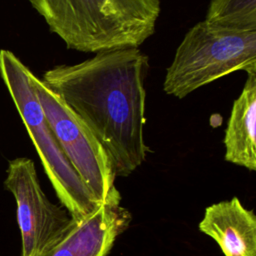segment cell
Returning <instances> with one entry per match:
<instances>
[{
    "mask_svg": "<svg viewBox=\"0 0 256 256\" xmlns=\"http://www.w3.org/2000/svg\"><path fill=\"white\" fill-rule=\"evenodd\" d=\"M68 49L139 48L154 33L160 0H28Z\"/></svg>",
    "mask_w": 256,
    "mask_h": 256,
    "instance_id": "obj_2",
    "label": "cell"
},
{
    "mask_svg": "<svg viewBox=\"0 0 256 256\" xmlns=\"http://www.w3.org/2000/svg\"><path fill=\"white\" fill-rule=\"evenodd\" d=\"M204 20L227 30L256 31V0H210Z\"/></svg>",
    "mask_w": 256,
    "mask_h": 256,
    "instance_id": "obj_10",
    "label": "cell"
},
{
    "mask_svg": "<svg viewBox=\"0 0 256 256\" xmlns=\"http://www.w3.org/2000/svg\"><path fill=\"white\" fill-rule=\"evenodd\" d=\"M198 228L224 256H256V216L237 197L208 206Z\"/></svg>",
    "mask_w": 256,
    "mask_h": 256,
    "instance_id": "obj_8",
    "label": "cell"
},
{
    "mask_svg": "<svg viewBox=\"0 0 256 256\" xmlns=\"http://www.w3.org/2000/svg\"><path fill=\"white\" fill-rule=\"evenodd\" d=\"M4 186L14 196L22 256H40L66 231L73 218L43 192L34 162L19 157L9 162Z\"/></svg>",
    "mask_w": 256,
    "mask_h": 256,
    "instance_id": "obj_6",
    "label": "cell"
},
{
    "mask_svg": "<svg viewBox=\"0 0 256 256\" xmlns=\"http://www.w3.org/2000/svg\"><path fill=\"white\" fill-rule=\"evenodd\" d=\"M29 68L11 51L0 50V75L36 148L55 193L74 220L94 212L99 202L59 146L30 84Z\"/></svg>",
    "mask_w": 256,
    "mask_h": 256,
    "instance_id": "obj_4",
    "label": "cell"
},
{
    "mask_svg": "<svg viewBox=\"0 0 256 256\" xmlns=\"http://www.w3.org/2000/svg\"><path fill=\"white\" fill-rule=\"evenodd\" d=\"M29 80L65 156L97 200L103 202L115 188L116 178L105 149L80 118L31 71Z\"/></svg>",
    "mask_w": 256,
    "mask_h": 256,
    "instance_id": "obj_5",
    "label": "cell"
},
{
    "mask_svg": "<svg viewBox=\"0 0 256 256\" xmlns=\"http://www.w3.org/2000/svg\"><path fill=\"white\" fill-rule=\"evenodd\" d=\"M238 70L256 74V31L227 30L203 20L191 27L178 45L163 90L183 99Z\"/></svg>",
    "mask_w": 256,
    "mask_h": 256,
    "instance_id": "obj_3",
    "label": "cell"
},
{
    "mask_svg": "<svg viewBox=\"0 0 256 256\" xmlns=\"http://www.w3.org/2000/svg\"><path fill=\"white\" fill-rule=\"evenodd\" d=\"M130 212L121 206L115 188L99 207L82 220H72L63 235L40 256H107L129 226Z\"/></svg>",
    "mask_w": 256,
    "mask_h": 256,
    "instance_id": "obj_7",
    "label": "cell"
},
{
    "mask_svg": "<svg viewBox=\"0 0 256 256\" xmlns=\"http://www.w3.org/2000/svg\"><path fill=\"white\" fill-rule=\"evenodd\" d=\"M223 143L225 161L256 170V74H248L233 102Z\"/></svg>",
    "mask_w": 256,
    "mask_h": 256,
    "instance_id": "obj_9",
    "label": "cell"
},
{
    "mask_svg": "<svg viewBox=\"0 0 256 256\" xmlns=\"http://www.w3.org/2000/svg\"><path fill=\"white\" fill-rule=\"evenodd\" d=\"M148 68L139 48H120L57 65L41 79L103 146L116 177L129 176L150 152L144 140Z\"/></svg>",
    "mask_w": 256,
    "mask_h": 256,
    "instance_id": "obj_1",
    "label": "cell"
}]
</instances>
